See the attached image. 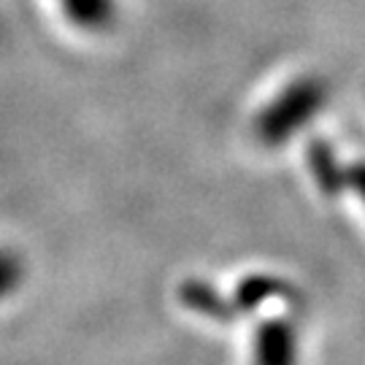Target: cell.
<instances>
[{
	"instance_id": "obj_1",
	"label": "cell",
	"mask_w": 365,
	"mask_h": 365,
	"mask_svg": "<svg viewBox=\"0 0 365 365\" xmlns=\"http://www.w3.org/2000/svg\"><path fill=\"white\" fill-rule=\"evenodd\" d=\"M325 98V92L319 87V81L303 78L298 84H292L282 92V98H276L260 114V130L262 141H284L289 133H295L319 108Z\"/></svg>"
},
{
	"instance_id": "obj_2",
	"label": "cell",
	"mask_w": 365,
	"mask_h": 365,
	"mask_svg": "<svg viewBox=\"0 0 365 365\" xmlns=\"http://www.w3.org/2000/svg\"><path fill=\"white\" fill-rule=\"evenodd\" d=\"M68 22L84 33H103L117 22V0H54Z\"/></svg>"
},
{
	"instance_id": "obj_3",
	"label": "cell",
	"mask_w": 365,
	"mask_h": 365,
	"mask_svg": "<svg viewBox=\"0 0 365 365\" xmlns=\"http://www.w3.org/2000/svg\"><path fill=\"white\" fill-rule=\"evenodd\" d=\"M257 365H295V336L287 325H268L260 330L255 346Z\"/></svg>"
},
{
	"instance_id": "obj_4",
	"label": "cell",
	"mask_w": 365,
	"mask_h": 365,
	"mask_svg": "<svg viewBox=\"0 0 365 365\" xmlns=\"http://www.w3.org/2000/svg\"><path fill=\"white\" fill-rule=\"evenodd\" d=\"M27 265L25 257L11 247H0V300L11 298L25 284Z\"/></svg>"
},
{
	"instance_id": "obj_5",
	"label": "cell",
	"mask_w": 365,
	"mask_h": 365,
	"mask_svg": "<svg viewBox=\"0 0 365 365\" xmlns=\"http://www.w3.org/2000/svg\"><path fill=\"white\" fill-rule=\"evenodd\" d=\"M349 179H352L354 190H357V195H360L365 200V168H354Z\"/></svg>"
}]
</instances>
